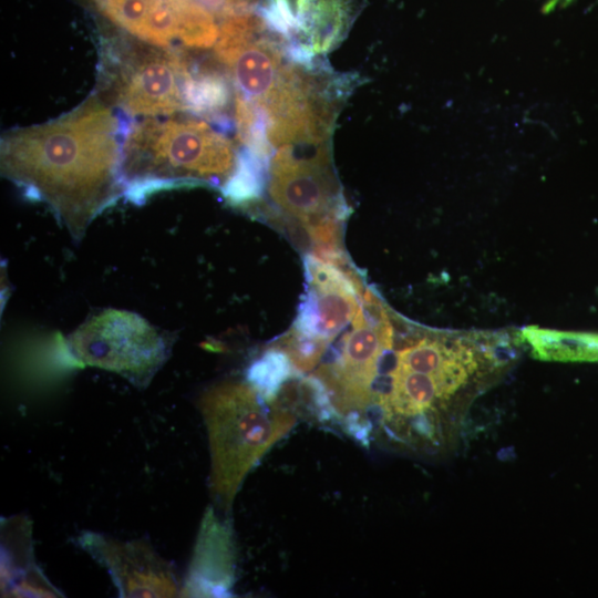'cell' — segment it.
<instances>
[{
	"instance_id": "6da1fadb",
	"label": "cell",
	"mask_w": 598,
	"mask_h": 598,
	"mask_svg": "<svg viewBox=\"0 0 598 598\" xmlns=\"http://www.w3.org/2000/svg\"><path fill=\"white\" fill-rule=\"evenodd\" d=\"M118 123L96 94L62 116L7 132L1 172L45 202L80 239L91 221L124 192Z\"/></svg>"
},
{
	"instance_id": "7a4b0ae2",
	"label": "cell",
	"mask_w": 598,
	"mask_h": 598,
	"mask_svg": "<svg viewBox=\"0 0 598 598\" xmlns=\"http://www.w3.org/2000/svg\"><path fill=\"white\" fill-rule=\"evenodd\" d=\"M237 159L230 140L202 120L147 118L130 131L122 146L124 192L137 199L174 184L224 186Z\"/></svg>"
},
{
	"instance_id": "3957f363",
	"label": "cell",
	"mask_w": 598,
	"mask_h": 598,
	"mask_svg": "<svg viewBox=\"0 0 598 598\" xmlns=\"http://www.w3.org/2000/svg\"><path fill=\"white\" fill-rule=\"evenodd\" d=\"M210 451V488L225 508L233 505L246 476L295 426L291 409L266 402L246 381H224L199 400Z\"/></svg>"
},
{
	"instance_id": "277c9868",
	"label": "cell",
	"mask_w": 598,
	"mask_h": 598,
	"mask_svg": "<svg viewBox=\"0 0 598 598\" xmlns=\"http://www.w3.org/2000/svg\"><path fill=\"white\" fill-rule=\"evenodd\" d=\"M351 323L352 330L342 337L338 353L321 364L305 385L322 416L342 419L351 434L368 443L367 417L394 332L385 308L372 290L362 297Z\"/></svg>"
},
{
	"instance_id": "5b68a950",
	"label": "cell",
	"mask_w": 598,
	"mask_h": 598,
	"mask_svg": "<svg viewBox=\"0 0 598 598\" xmlns=\"http://www.w3.org/2000/svg\"><path fill=\"white\" fill-rule=\"evenodd\" d=\"M258 0H112L121 24L141 41L190 49L215 45L227 19L256 10Z\"/></svg>"
},
{
	"instance_id": "8992f818",
	"label": "cell",
	"mask_w": 598,
	"mask_h": 598,
	"mask_svg": "<svg viewBox=\"0 0 598 598\" xmlns=\"http://www.w3.org/2000/svg\"><path fill=\"white\" fill-rule=\"evenodd\" d=\"M76 359L145 383L166 357L164 339L141 316L107 309L90 318L69 340Z\"/></svg>"
},
{
	"instance_id": "52a82bcc",
	"label": "cell",
	"mask_w": 598,
	"mask_h": 598,
	"mask_svg": "<svg viewBox=\"0 0 598 598\" xmlns=\"http://www.w3.org/2000/svg\"><path fill=\"white\" fill-rule=\"evenodd\" d=\"M268 169L269 195L289 217L310 224L327 216L344 218L349 213L328 143L280 146Z\"/></svg>"
},
{
	"instance_id": "ba28073f",
	"label": "cell",
	"mask_w": 598,
	"mask_h": 598,
	"mask_svg": "<svg viewBox=\"0 0 598 598\" xmlns=\"http://www.w3.org/2000/svg\"><path fill=\"white\" fill-rule=\"evenodd\" d=\"M127 49L112 81L114 97L123 110L146 116L189 110L187 83L193 69L185 58L145 42Z\"/></svg>"
},
{
	"instance_id": "9c48e42d",
	"label": "cell",
	"mask_w": 598,
	"mask_h": 598,
	"mask_svg": "<svg viewBox=\"0 0 598 598\" xmlns=\"http://www.w3.org/2000/svg\"><path fill=\"white\" fill-rule=\"evenodd\" d=\"M305 267L308 288L291 329L330 344L355 317L363 283L352 268L341 269L310 254Z\"/></svg>"
},
{
	"instance_id": "30bf717a",
	"label": "cell",
	"mask_w": 598,
	"mask_h": 598,
	"mask_svg": "<svg viewBox=\"0 0 598 598\" xmlns=\"http://www.w3.org/2000/svg\"><path fill=\"white\" fill-rule=\"evenodd\" d=\"M79 543L107 568L121 596L172 597L177 592L174 571L147 543H122L89 533Z\"/></svg>"
},
{
	"instance_id": "8fae6325",
	"label": "cell",
	"mask_w": 598,
	"mask_h": 598,
	"mask_svg": "<svg viewBox=\"0 0 598 598\" xmlns=\"http://www.w3.org/2000/svg\"><path fill=\"white\" fill-rule=\"evenodd\" d=\"M235 545L229 527L209 508L202 522L182 592L187 597H221L235 581Z\"/></svg>"
},
{
	"instance_id": "7c38bea8",
	"label": "cell",
	"mask_w": 598,
	"mask_h": 598,
	"mask_svg": "<svg viewBox=\"0 0 598 598\" xmlns=\"http://www.w3.org/2000/svg\"><path fill=\"white\" fill-rule=\"evenodd\" d=\"M293 43L312 55L334 49L358 13L359 0H296Z\"/></svg>"
},
{
	"instance_id": "4fadbf2b",
	"label": "cell",
	"mask_w": 598,
	"mask_h": 598,
	"mask_svg": "<svg viewBox=\"0 0 598 598\" xmlns=\"http://www.w3.org/2000/svg\"><path fill=\"white\" fill-rule=\"evenodd\" d=\"M519 337L529 346L532 357L542 361L598 362V333L529 326Z\"/></svg>"
},
{
	"instance_id": "5bb4252c",
	"label": "cell",
	"mask_w": 598,
	"mask_h": 598,
	"mask_svg": "<svg viewBox=\"0 0 598 598\" xmlns=\"http://www.w3.org/2000/svg\"><path fill=\"white\" fill-rule=\"evenodd\" d=\"M297 373L286 352L271 346L248 368L246 380L270 403L278 400L280 390Z\"/></svg>"
},
{
	"instance_id": "9a60e30c",
	"label": "cell",
	"mask_w": 598,
	"mask_h": 598,
	"mask_svg": "<svg viewBox=\"0 0 598 598\" xmlns=\"http://www.w3.org/2000/svg\"><path fill=\"white\" fill-rule=\"evenodd\" d=\"M268 162L247 147L238 153L236 168L223 186L226 198L236 205L259 199L266 184Z\"/></svg>"
},
{
	"instance_id": "2e32d148",
	"label": "cell",
	"mask_w": 598,
	"mask_h": 598,
	"mask_svg": "<svg viewBox=\"0 0 598 598\" xmlns=\"http://www.w3.org/2000/svg\"><path fill=\"white\" fill-rule=\"evenodd\" d=\"M272 346L286 352L297 372L307 373L319 364L329 343L290 329Z\"/></svg>"
}]
</instances>
